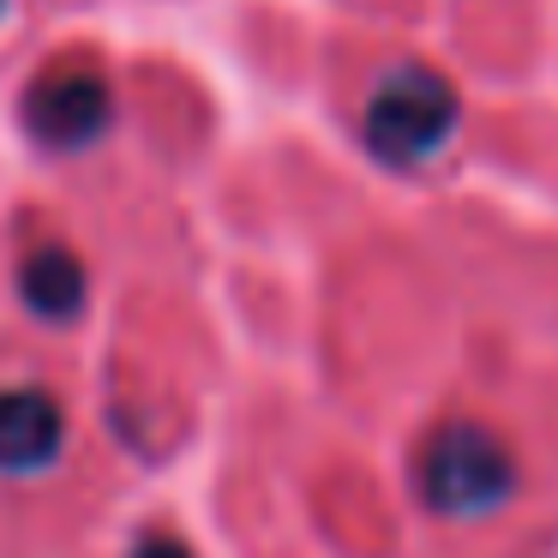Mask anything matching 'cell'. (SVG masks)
Returning <instances> with one entry per match:
<instances>
[{
	"label": "cell",
	"instance_id": "1",
	"mask_svg": "<svg viewBox=\"0 0 558 558\" xmlns=\"http://www.w3.org/2000/svg\"><path fill=\"white\" fill-rule=\"evenodd\" d=\"M457 85L433 66H397L373 85L361 114V138L378 162H397V169H414V162H433L445 150V138L457 133Z\"/></svg>",
	"mask_w": 558,
	"mask_h": 558
},
{
	"label": "cell",
	"instance_id": "2",
	"mask_svg": "<svg viewBox=\"0 0 558 558\" xmlns=\"http://www.w3.org/2000/svg\"><path fill=\"white\" fill-rule=\"evenodd\" d=\"M510 450L481 421H445L421 445V493L438 517H486L510 498Z\"/></svg>",
	"mask_w": 558,
	"mask_h": 558
},
{
	"label": "cell",
	"instance_id": "3",
	"mask_svg": "<svg viewBox=\"0 0 558 558\" xmlns=\"http://www.w3.org/2000/svg\"><path fill=\"white\" fill-rule=\"evenodd\" d=\"M114 90L109 73L85 54H61L25 85V133L49 150H85L109 133Z\"/></svg>",
	"mask_w": 558,
	"mask_h": 558
},
{
	"label": "cell",
	"instance_id": "4",
	"mask_svg": "<svg viewBox=\"0 0 558 558\" xmlns=\"http://www.w3.org/2000/svg\"><path fill=\"white\" fill-rule=\"evenodd\" d=\"M66 414L37 385H0V474H37L61 457Z\"/></svg>",
	"mask_w": 558,
	"mask_h": 558
},
{
	"label": "cell",
	"instance_id": "5",
	"mask_svg": "<svg viewBox=\"0 0 558 558\" xmlns=\"http://www.w3.org/2000/svg\"><path fill=\"white\" fill-rule=\"evenodd\" d=\"M19 294L37 318H73L85 306V265L66 246H37L19 265Z\"/></svg>",
	"mask_w": 558,
	"mask_h": 558
},
{
	"label": "cell",
	"instance_id": "6",
	"mask_svg": "<svg viewBox=\"0 0 558 558\" xmlns=\"http://www.w3.org/2000/svg\"><path fill=\"white\" fill-rule=\"evenodd\" d=\"M133 558H186V546L181 541H145Z\"/></svg>",
	"mask_w": 558,
	"mask_h": 558
},
{
	"label": "cell",
	"instance_id": "7",
	"mask_svg": "<svg viewBox=\"0 0 558 558\" xmlns=\"http://www.w3.org/2000/svg\"><path fill=\"white\" fill-rule=\"evenodd\" d=\"M0 13H7V0H0Z\"/></svg>",
	"mask_w": 558,
	"mask_h": 558
}]
</instances>
